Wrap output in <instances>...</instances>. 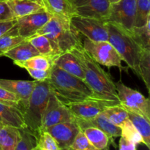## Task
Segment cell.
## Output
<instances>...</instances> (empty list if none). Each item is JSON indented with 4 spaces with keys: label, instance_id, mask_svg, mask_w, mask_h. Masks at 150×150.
<instances>
[{
    "label": "cell",
    "instance_id": "obj_23",
    "mask_svg": "<svg viewBox=\"0 0 150 150\" xmlns=\"http://www.w3.org/2000/svg\"><path fill=\"white\" fill-rule=\"evenodd\" d=\"M127 110V109H126ZM128 113V119L143 139L144 144L147 148H150V124L149 120H146L144 116L134 111L127 110Z\"/></svg>",
    "mask_w": 150,
    "mask_h": 150
},
{
    "label": "cell",
    "instance_id": "obj_9",
    "mask_svg": "<svg viewBox=\"0 0 150 150\" xmlns=\"http://www.w3.org/2000/svg\"><path fill=\"white\" fill-rule=\"evenodd\" d=\"M136 0H120L111 4L106 23H111L131 32L135 27Z\"/></svg>",
    "mask_w": 150,
    "mask_h": 150
},
{
    "label": "cell",
    "instance_id": "obj_6",
    "mask_svg": "<svg viewBox=\"0 0 150 150\" xmlns=\"http://www.w3.org/2000/svg\"><path fill=\"white\" fill-rule=\"evenodd\" d=\"M81 43L85 51L99 64L108 67H117L120 70L125 68L120 55L108 41H93L83 38Z\"/></svg>",
    "mask_w": 150,
    "mask_h": 150
},
{
    "label": "cell",
    "instance_id": "obj_25",
    "mask_svg": "<svg viewBox=\"0 0 150 150\" xmlns=\"http://www.w3.org/2000/svg\"><path fill=\"white\" fill-rule=\"evenodd\" d=\"M29 41L34 48L38 51L39 54L51 59L54 64V61L58 56L54 53L49 39L45 35H34L26 38Z\"/></svg>",
    "mask_w": 150,
    "mask_h": 150
},
{
    "label": "cell",
    "instance_id": "obj_41",
    "mask_svg": "<svg viewBox=\"0 0 150 150\" xmlns=\"http://www.w3.org/2000/svg\"><path fill=\"white\" fill-rule=\"evenodd\" d=\"M110 2H111V4H113V3H115V2H117V1H119L120 0H109Z\"/></svg>",
    "mask_w": 150,
    "mask_h": 150
},
{
    "label": "cell",
    "instance_id": "obj_27",
    "mask_svg": "<svg viewBox=\"0 0 150 150\" xmlns=\"http://www.w3.org/2000/svg\"><path fill=\"white\" fill-rule=\"evenodd\" d=\"M103 113L111 123L120 127L128 119L127 111L120 104L108 106Z\"/></svg>",
    "mask_w": 150,
    "mask_h": 150
},
{
    "label": "cell",
    "instance_id": "obj_26",
    "mask_svg": "<svg viewBox=\"0 0 150 150\" xmlns=\"http://www.w3.org/2000/svg\"><path fill=\"white\" fill-rule=\"evenodd\" d=\"M13 62L16 65L23 69L30 68L42 70H50L54 64L51 59L45 56L40 55V54L35 56L26 61Z\"/></svg>",
    "mask_w": 150,
    "mask_h": 150
},
{
    "label": "cell",
    "instance_id": "obj_38",
    "mask_svg": "<svg viewBox=\"0 0 150 150\" xmlns=\"http://www.w3.org/2000/svg\"><path fill=\"white\" fill-rule=\"evenodd\" d=\"M25 70L29 73L31 77L33 78L35 81H42L47 80V79H49L51 69L48 70H42L26 68Z\"/></svg>",
    "mask_w": 150,
    "mask_h": 150
},
{
    "label": "cell",
    "instance_id": "obj_28",
    "mask_svg": "<svg viewBox=\"0 0 150 150\" xmlns=\"http://www.w3.org/2000/svg\"><path fill=\"white\" fill-rule=\"evenodd\" d=\"M139 74L138 76L143 80L146 89L150 90V49H143L141 54L139 63Z\"/></svg>",
    "mask_w": 150,
    "mask_h": 150
},
{
    "label": "cell",
    "instance_id": "obj_17",
    "mask_svg": "<svg viewBox=\"0 0 150 150\" xmlns=\"http://www.w3.org/2000/svg\"><path fill=\"white\" fill-rule=\"evenodd\" d=\"M15 18L45 10L42 0H6Z\"/></svg>",
    "mask_w": 150,
    "mask_h": 150
},
{
    "label": "cell",
    "instance_id": "obj_4",
    "mask_svg": "<svg viewBox=\"0 0 150 150\" xmlns=\"http://www.w3.org/2000/svg\"><path fill=\"white\" fill-rule=\"evenodd\" d=\"M108 42L120 55L122 61L139 74V63L143 48L137 43L130 32L111 23H107Z\"/></svg>",
    "mask_w": 150,
    "mask_h": 150
},
{
    "label": "cell",
    "instance_id": "obj_37",
    "mask_svg": "<svg viewBox=\"0 0 150 150\" xmlns=\"http://www.w3.org/2000/svg\"><path fill=\"white\" fill-rule=\"evenodd\" d=\"M14 16L6 0L0 1V22L15 20Z\"/></svg>",
    "mask_w": 150,
    "mask_h": 150
},
{
    "label": "cell",
    "instance_id": "obj_29",
    "mask_svg": "<svg viewBox=\"0 0 150 150\" xmlns=\"http://www.w3.org/2000/svg\"><path fill=\"white\" fill-rule=\"evenodd\" d=\"M24 40V38L18 35L13 27L10 32L0 37V56L2 57L4 54L16 47Z\"/></svg>",
    "mask_w": 150,
    "mask_h": 150
},
{
    "label": "cell",
    "instance_id": "obj_18",
    "mask_svg": "<svg viewBox=\"0 0 150 150\" xmlns=\"http://www.w3.org/2000/svg\"><path fill=\"white\" fill-rule=\"evenodd\" d=\"M54 64L67 73L85 80L83 68L76 56L70 51L63 53L54 59Z\"/></svg>",
    "mask_w": 150,
    "mask_h": 150
},
{
    "label": "cell",
    "instance_id": "obj_20",
    "mask_svg": "<svg viewBox=\"0 0 150 150\" xmlns=\"http://www.w3.org/2000/svg\"><path fill=\"white\" fill-rule=\"evenodd\" d=\"M0 122L18 129L27 128L21 112L18 108L0 103Z\"/></svg>",
    "mask_w": 150,
    "mask_h": 150
},
{
    "label": "cell",
    "instance_id": "obj_13",
    "mask_svg": "<svg viewBox=\"0 0 150 150\" xmlns=\"http://www.w3.org/2000/svg\"><path fill=\"white\" fill-rule=\"evenodd\" d=\"M52 17L50 13L43 10L16 18L14 28L18 35L26 38L36 34Z\"/></svg>",
    "mask_w": 150,
    "mask_h": 150
},
{
    "label": "cell",
    "instance_id": "obj_19",
    "mask_svg": "<svg viewBox=\"0 0 150 150\" xmlns=\"http://www.w3.org/2000/svg\"><path fill=\"white\" fill-rule=\"evenodd\" d=\"M45 11L52 16L70 20L76 16V11L69 0H42Z\"/></svg>",
    "mask_w": 150,
    "mask_h": 150
},
{
    "label": "cell",
    "instance_id": "obj_43",
    "mask_svg": "<svg viewBox=\"0 0 150 150\" xmlns=\"http://www.w3.org/2000/svg\"><path fill=\"white\" fill-rule=\"evenodd\" d=\"M66 150H75V149H72V148H70V147H69L68 149H67Z\"/></svg>",
    "mask_w": 150,
    "mask_h": 150
},
{
    "label": "cell",
    "instance_id": "obj_3",
    "mask_svg": "<svg viewBox=\"0 0 150 150\" xmlns=\"http://www.w3.org/2000/svg\"><path fill=\"white\" fill-rule=\"evenodd\" d=\"M35 35L46 36L57 56L70 51L81 44V35L72 26L70 20L56 16H52Z\"/></svg>",
    "mask_w": 150,
    "mask_h": 150
},
{
    "label": "cell",
    "instance_id": "obj_16",
    "mask_svg": "<svg viewBox=\"0 0 150 150\" xmlns=\"http://www.w3.org/2000/svg\"><path fill=\"white\" fill-rule=\"evenodd\" d=\"M75 121L76 122L81 130L89 127L100 129L103 131L113 142H114L113 139L121 136V128L111 123L103 112L94 118L89 120H80V119L75 118Z\"/></svg>",
    "mask_w": 150,
    "mask_h": 150
},
{
    "label": "cell",
    "instance_id": "obj_40",
    "mask_svg": "<svg viewBox=\"0 0 150 150\" xmlns=\"http://www.w3.org/2000/svg\"><path fill=\"white\" fill-rule=\"evenodd\" d=\"M16 20L0 22V37L3 36L4 35L10 32L16 24Z\"/></svg>",
    "mask_w": 150,
    "mask_h": 150
},
{
    "label": "cell",
    "instance_id": "obj_7",
    "mask_svg": "<svg viewBox=\"0 0 150 150\" xmlns=\"http://www.w3.org/2000/svg\"><path fill=\"white\" fill-rule=\"evenodd\" d=\"M115 87L120 104L125 109L134 111L150 121V101L140 92L126 86L121 81L116 82Z\"/></svg>",
    "mask_w": 150,
    "mask_h": 150
},
{
    "label": "cell",
    "instance_id": "obj_32",
    "mask_svg": "<svg viewBox=\"0 0 150 150\" xmlns=\"http://www.w3.org/2000/svg\"><path fill=\"white\" fill-rule=\"evenodd\" d=\"M150 18L149 0H136V15L135 27L144 26Z\"/></svg>",
    "mask_w": 150,
    "mask_h": 150
},
{
    "label": "cell",
    "instance_id": "obj_15",
    "mask_svg": "<svg viewBox=\"0 0 150 150\" xmlns=\"http://www.w3.org/2000/svg\"><path fill=\"white\" fill-rule=\"evenodd\" d=\"M37 82L38 81L10 80L0 79V86L18 97L21 100L18 109L21 110L26 105V103Z\"/></svg>",
    "mask_w": 150,
    "mask_h": 150
},
{
    "label": "cell",
    "instance_id": "obj_42",
    "mask_svg": "<svg viewBox=\"0 0 150 150\" xmlns=\"http://www.w3.org/2000/svg\"><path fill=\"white\" fill-rule=\"evenodd\" d=\"M3 126H4V125H3L2 123H1V122H0V129H1V127H3Z\"/></svg>",
    "mask_w": 150,
    "mask_h": 150
},
{
    "label": "cell",
    "instance_id": "obj_2",
    "mask_svg": "<svg viewBox=\"0 0 150 150\" xmlns=\"http://www.w3.org/2000/svg\"><path fill=\"white\" fill-rule=\"evenodd\" d=\"M48 80L51 92L66 105L98 98L85 81L69 74L55 64L51 67Z\"/></svg>",
    "mask_w": 150,
    "mask_h": 150
},
{
    "label": "cell",
    "instance_id": "obj_14",
    "mask_svg": "<svg viewBox=\"0 0 150 150\" xmlns=\"http://www.w3.org/2000/svg\"><path fill=\"white\" fill-rule=\"evenodd\" d=\"M80 130L76 122L73 120L53 125L44 131L48 132L55 139L60 149L66 150L70 147Z\"/></svg>",
    "mask_w": 150,
    "mask_h": 150
},
{
    "label": "cell",
    "instance_id": "obj_34",
    "mask_svg": "<svg viewBox=\"0 0 150 150\" xmlns=\"http://www.w3.org/2000/svg\"><path fill=\"white\" fill-rule=\"evenodd\" d=\"M121 136L127 140L133 142L135 144H144L143 139L138 131L137 129L134 127L129 119H127L122 125L121 126Z\"/></svg>",
    "mask_w": 150,
    "mask_h": 150
},
{
    "label": "cell",
    "instance_id": "obj_5",
    "mask_svg": "<svg viewBox=\"0 0 150 150\" xmlns=\"http://www.w3.org/2000/svg\"><path fill=\"white\" fill-rule=\"evenodd\" d=\"M51 94L48 80L38 81L25 107L20 110L26 127L35 136L39 133L42 115Z\"/></svg>",
    "mask_w": 150,
    "mask_h": 150
},
{
    "label": "cell",
    "instance_id": "obj_11",
    "mask_svg": "<svg viewBox=\"0 0 150 150\" xmlns=\"http://www.w3.org/2000/svg\"><path fill=\"white\" fill-rule=\"evenodd\" d=\"M117 104H120V103L99 98H92L67 105L76 119L89 120L103 112L108 106Z\"/></svg>",
    "mask_w": 150,
    "mask_h": 150
},
{
    "label": "cell",
    "instance_id": "obj_10",
    "mask_svg": "<svg viewBox=\"0 0 150 150\" xmlns=\"http://www.w3.org/2000/svg\"><path fill=\"white\" fill-rule=\"evenodd\" d=\"M73 120H75V117L67 105L63 103L51 92L46 108L42 115L39 132L55 125Z\"/></svg>",
    "mask_w": 150,
    "mask_h": 150
},
{
    "label": "cell",
    "instance_id": "obj_45",
    "mask_svg": "<svg viewBox=\"0 0 150 150\" xmlns=\"http://www.w3.org/2000/svg\"><path fill=\"white\" fill-rule=\"evenodd\" d=\"M0 1H1V0H0Z\"/></svg>",
    "mask_w": 150,
    "mask_h": 150
},
{
    "label": "cell",
    "instance_id": "obj_12",
    "mask_svg": "<svg viewBox=\"0 0 150 150\" xmlns=\"http://www.w3.org/2000/svg\"><path fill=\"white\" fill-rule=\"evenodd\" d=\"M77 16L94 18L104 21L111 8L109 0H69Z\"/></svg>",
    "mask_w": 150,
    "mask_h": 150
},
{
    "label": "cell",
    "instance_id": "obj_35",
    "mask_svg": "<svg viewBox=\"0 0 150 150\" xmlns=\"http://www.w3.org/2000/svg\"><path fill=\"white\" fill-rule=\"evenodd\" d=\"M70 148L75 150H98L89 142L81 130L77 134Z\"/></svg>",
    "mask_w": 150,
    "mask_h": 150
},
{
    "label": "cell",
    "instance_id": "obj_33",
    "mask_svg": "<svg viewBox=\"0 0 150 150\" xmlns=\"http://www.w3.org/2000/svg\"><path fill=\"white\" fill-rule=\"evenodd\" d=\"M35 142L36 136L29 129H19L18 141L15 150H32Z\"/></svg>",
    "mask_w": 150,
    "mask_h": 150
},
{
    "label": "cell",
    "instance_id": "obj_30",
    "mask_svg": "<svg viewBox=\"0 0 150 150\" xmlns=\"http://www.w3.org/2000/svg\"><path fill=\"white\" fill-rule=\"evenodd\" d=\"M32 150H62L55 139L46 131H40L36 136V142Z\"/></svg>",
    "mask_w": 150,
    "mask_h": 150
},
{
    "label": "cell",
    "instance_id": "obj_21",
    "mask_svg": "<svg viewBox=\"0 0 150 150\" xmlns=\"http://www.w3.org/2000/svg\"><path fill=\"white\" fill-rule=\"evenodd\" d=\"M37 55H39L38 51L27 39H25L3 56L8 57L13 62H23Z\"/></svg>",
    "mask_w": 150,
    "mask_h": 150
},
{
    "label": "cell",
    "instance_id": "obj_39",
    "mask_svg": "<svg viewBox=\"0 0 150 150\" xmlns=\"http://www.w3.org/2000/svg\"><path fill=\"white\" fill-rule=\"evenodd\" d=\"M119 142V150H137L136 144L120 136Z\"/></svg>",
    "mask_w": 150,
    "mask_h": 150
},
{
    "label": "cell",
    "instance_id": "obj_8",
    "mask_svg": "<svg viewBox=\"0 0 150 150\" xmlns=\"http://www.w3.org/2000/svg\"><path fill=\"white\" fill-rule=\"evenodd\" d=\"M70 21L78 33L84 38L93 41H108L107 23L104 21L76 15Z\"/></svg>",
    "mask_w": 150,
    "mask_h": 150
},
{
    "label": "cell",
    "instance_id": "obj_31",
    "mask_svg": "<svg viewBox=\"0 0 150 150\" xmlns=\"http://www.w3.org/2000/svg\"><path fill=\"white\" fill-rule=\"evenodd\" d=\"M137 43L143 49H150V18L144 26L134 27L130 32Z\"/></svg>",
    "mask_w": 150,
    "mask_h": 150
},
{
    "label": "cell",
    "instance_id": "obj_44",
    "mask_svg": "<svg viewBox=\"0 0 150 150\" xmlns=\"http://www.w3.org/2000/svg\"><path fill=\"white\" fill-rule=\"evenodd\" d=\"M0 57H1V56H0Z\"/></svg>",
    "mask_w": 150,
    "mask_h": 150
},
{
    "label": "cell",
    "instance_id": "obj_22",
    "mask_svg": "<svg viewBox=\"0 0 150 150\" xmlns=\"http://www.w3.org/2000/svg\"><path fill=\"white\" fill-rule=\"evenodd\" d=\"M91 144L98 150H108V145L114 142L103 131L96 127H89L82 130ZM115 146V145H114Z\"/></svg>",
    "mask_w": 150,
    "mask_h": 150
},
{
    "label": "cell",
    "instance_id": "obj_36",
    "mask_svg": "<svg viewBox=\"0 0 150 150\" xmlns=\"http://www.w3.org/2000/svg\"><path fill=\"white\" fill-rule=\"evenodd\" d=\"M0 103L18 108L21 100L17 95L0 86Z\"/></svg>",
    "mask_w": 150,
    "mask_h": 150
},
{
    "label": "cell",
    "instance_id": "obj_24",
    "mask_svg": "<svg viewBox=\"0 0 150 150\" xmlns=\"http://www.w3.org/2000/svg\"><path fill=\"white\" fill-rule=\"evenodd\" d=\"M19 138V129L4 125L0 129V150H15Z\"/></svg>",
    "mask_w": 150,
    "mask_h": 150
},
{
    "label": "cell",
    "instance_id": "obj_1",
    "mask_svg": "<svg viewBox=\"0 0 150 150\" xmlns=\"http://www.w3.org/2000/svg\"><path fill=\"white\" fill-rule=\"evenodd\" d=\"M70 52L79 60L84 73L85 82L97 98L120 103L113 79L85 51L82 43L73 48Z\"/></svg>",
    "mask_w": 150,
    "mask_h": 150
}]
</instances>
